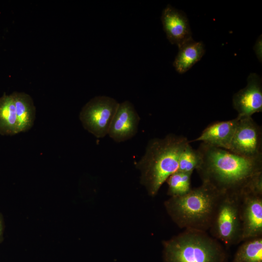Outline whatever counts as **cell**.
<instances>
[{
	"instance_id": "1",
	"label": "cell",
	"mask_w": 262,
	"mask_h": 262,
	"mask_svg": "<svg viewBox=\"0 0 262 262\" xmlns=\"http://www.w3.org/2000/svg\"><path fill=\"white\" fill-rule=\"evenodd\" d=\"M197 149L201 161L196 170L202 182L221 192L240 194L262 174V159H247L203 143Z\"/></svg>"
},
{
	"instance_id": "2",
	"label": "cell",
	"mask_w": 262,
	"mask_h": 262,
	"mask_svg": "<svg viewBox=\"0 0 262 262\" xmlns=\"http://www.w3.org/2000/svg\"><path fill=\"white\" fill-rule=\"evenodd\" d=\"M189 143L186 137L174 134L148 142L136 167L140 172V182L150 196L157 195L168 178L178 171L180 155Z\"/></svg>"
},
{
	"instance_id": "3",
	"label": "cell",
	"mask_w": 262,
	"mask_h": 262,
	"mask_svg": "<svg viewBox=\"0 0 262 262\" xmlns=\"http://www.w3.org/2000/svg\"><path fill=\"white\" fill-rule=\"evenodd\" d=\"M223 192L206 183L192 188L187 194L170 197L164 202L170 217L180 228L209 230Z\"/></svg>"
},
{
	"instance_id": "4",
	"label": "cell",
	"mask_w": 262,
	"mask_h": 262,
	"mask_svg": "<svg viewBox=\"0 0 262 262\" xmlns=\"http://www.w3.org/2000/svg\"><path fill=\"white\" fill-rule=\"evenodd\" d=\"M165 262H226L219 241L206 231L184 229L163 243Z\"/></svg>"
},
{
	"instance_id": "5",
	"label": "cell",
	"mask_w": 262,
	"mask_h": 262,
	"mask_svg": "<svg viewBox=\"0 0 262 262\" xmlns=\"http://www.w3.org/2000/svg\"><path fill=\"white\" fill-rule=\"evenodd\" d=\"M209 230L227 247L242 242L240 194L222 193Z\"/></svg>"
},
{
	"instance_id": "6",
	"label": "cell",
	"mask_w": 262,
	"mask_h": 262,
	"mask_svg": "<svg viewBox=\"0 0 262 262\" xmlns=\"http://www.w3.org/2000/svg\"><path fill=\"white\" fill-rule=\"evenodd\" d=\"M119 103L115 98L98 96L90 99L82 108L79 115L83 128L98 138L108 134Z\"/></svg>"
},
{
	"instance_id": "7",
	"label": "cell",
	"mask_w": 262,
	"mask_h": 262,
	"mask_svg": "<svg viewBox=\"0 0 262 262\" xmlns=\"http://www.w3.org/2000/svg\"><path fill=\"white\" fill-rule=\"evenodd\" d=\"M237 118L238 123L229 150L247 159H262L261 127L252 117Z\"/></svg>"
},
{
	"instance_id": "8",
	"label": "cell",
	"mask_w": 262,
	"mask_h": 262,
	"mask_svg": "<svg viewBox=\"0 0 262 262\" xmlns=\"http://www.w3.org/2000/svg\"><path fill=\"white\" fill-rule=\"evenodd\" d=\"M240 197L242 242L262 236V193L246 190Z\"/></svg>"
},
{
	"instance_id": "9",
	"label": "cell",
	"mask_w": 262,
	"mask_h": 262,
	"mask_svg": "<svg viewBox=\"0 0 262 262\" xmlns=\"http://www.w3.org/2000/svg\"><path fill=\"white\" fill-rule=\"evenodd\" d=\"M232 105L238 118L252 117L254 114L262 112V82L257 74L249 75L246 86L233 96Z\"/></svg>"
},
{
	"instance_id": "10",
	"label": "cell",
	"mask_w": 262,
	"mask_h": 262,
	"mask_svg": "<svg viewBox=\"0 0 262 262\" xmlns=\"http://www.w3.org/2000/svg\"><path fill=\"white\" fill-rule=\"evenodd\" d=\"M139 121V115L130 101L119 103L108 135L115 142L128 140L136 134Z\"/></svg>"
},
{
	"instance_id": "11",
	"label": "cell",
	"mask_w": 262,
	"mask_h": 262,
	"mask_svg": "<svg viewBox=\"0 0 262 262\" xmlns=\"http://www.w3.org/2000/svg\"><path fill=\"white\" fill-rule=\"evenodd\" d=\"M161 21L169 41L179 48L192 40V32L185 14L170 5L163 10Z\"/></svg>"
},
{
	"instance_id": "12",
	"label": "cell",
	"mask_w": 262,
	"mask_h": 262,
	"mask_svg": "<svg viewBox=\"0 0 262 262\" xmlns=\"http://www.w3.org/2000/svg\"><path fill=\"white\" fill-rule=\"evenodd\" d=\"M238 118L227 121H215L209 124L195 139L189 141L201 142L210 146L229 149Z\"/></svg>"
},
{
	"instance_id": "13",
	"label": "cell",
	"mask_w": 262,
	"mask_h": 262,
	"mask_svg": "<svg viewBox=\"0 0 262 262\" xmlns=\"http://www.w3.org/2000/svg\"><path fill=\"white\" fill-rule=\"evenodd\" d=\"M205 52L202 42L193 39L189 41L179 48L173 62L175 69L180 74L186 72L201 59Z\"/></svg>"
},
{
	"instance_id": "14",
	"label": "cell",
	"mask_w": 262,
	"mask_h": 262,
	"mask_svg": "<svg viewBox=\"0 0 262 262\" xmlns=\"http://www.w3.org/2000/svg\"><path fill=\"white\" fill-rule=\"evenodd\" d=\"M16 110L18 133L29 130L35 118V108L30 95L23 92L12 93Z\"/></svg>"
},
{
	"instance_id": "15",
	"label": "cell",
	"mask_w": 262,
	"mask_h": 262,
	"mask_svg": "<svg viewBox=\"0 0 262 262\" xmlns=\"http://www.w3.org/2000/svg\"><path fill=\"white\" fill-rule=\"evenodd\" d=\"M18 133L16 110L13 94L0 98V134L13 135Z\"/></svg>"
},
{
	"instance_id": "16",
	"label": "cell",
	"mask_w": 262,
	"mask_h": 262,
	"mask_svg": "<svg viewBox=\"0 0 262 262\" xmlns=\"http://www.w3.org/2000/svg\"><path fill=\"white\" fill-rule=\"evenodd\" d=\"M232 262H262V236L243 241Z\"/></svg>"
},
{
	"instance_id": "17",
	"label": "cell",
	"mask_w": 262,
	"mask_h": 262,
	"mask_svg": "<svg viewBox=\"0 0 262 262\" xmlns=\"http://www.w3.org/2000/svg\"><path fill=\"white\" fill-rule=\"evenodd\" d=\"M192 173L177 171L166 181L168 184L167 194L170 197L180 196L188 193L191 187Z\"/></svg>"
},
{
	"instance_id": "18",
	"label": "cell",
	"mask_w": 262,
	"mask_h": 262,
	"mask_svg": "<svg viewBox=\"0 0 262 262\" xmlns=\"http://www.w3.org/2000/svg\"><path fill=\"white\" fill-rule=\"evenodd\" d=\"M201 161L198 149H194L190 143L187 144L181 152L179 160L178 171L193 173L200 165Z\"/></svg>"
},
{
	"instance_id": "19",
	"label": "cell",
	"mask_w": 262,
	"mask_h": 262,
	"mask_svg": "<svg viewBox=\"0 0 262 262\" xmlns=\"http://www.w3.org/2000/svg\"><path fill=\"white\" fill-rule=\"evenodd\" d=\"M262 38L261 35L257 39L254 46L253 49L256 53V56L260 62L262 61Z\"/></svg>"
},
{
	"instance_id": "20",
	"label": "cell",
	"mask_w": 262,
	"mask_h": 262,
	"mask_svg": "<svg viewBox=\"0 0 262 262\" xmlns=\"http://www.w3.org/2000/svg\"><path fill=\"white\" fill-rule=\"evenodd\" d=\"M2 229H3L2 221L1 217L0 216V240L1 239V235L2 233Z\"/></svg>"
}]
</instances>
